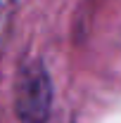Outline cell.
<instances>
[{
	"label": "cell",
	"mask_w": 121,
	"mask_h": 123,
	"mask_svg": "<svg viewBox=\"0 0 121 123\" xmlns=\"http://www.w3.org/2000/svg\"><path fill=\"white\" fill-rule=\"evenodd\" d=\"M52 109V80L43 62L31 59L21 66L14 83V114L19 123H47Z\"/></svg>",
	"instance_id": "cell-1"
},
{
	"label": "cell",
	"mask_w": 121,
	"mask_h": 123,
	"mask_svg": "<svg viewBox=\"0 0 121 123\" xmlns=\"http://www.w3.org/2000/svg\"><path fill=\"white\" fill-rule=\"evenodd\" d=\"M12 14H14V0H0V52L12 29Z\"/></svg>",
	"instance_id": "cell-2"
}]
</instances>
